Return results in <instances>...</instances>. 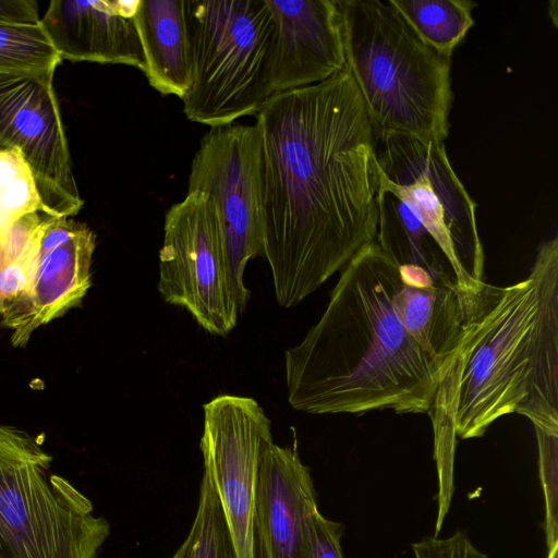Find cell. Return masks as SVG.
Here are the masks:
<instances>
[{"label": "cell", "mask_w": 558, "mask_h": 558, "mask_svg": "<svg viewBox=\"0 0 558 558\" xmlns=\"http://www.w3.org/2000/svg\"><path fill=\"white\" fill-rule=\"evenodd\" d=\"M263 141V255L275 295L295 306L376 239V135L344 68L272 95L256 113Z\"/></svg>", "instance_id": "cell-1"}, {"label": "cell", "mask_w": 558, "mask_h": 558, "mask_svg": "<svg viewBox=\"0 0 558 558\" xmlns=\"http://www.w3.org/2000/svg\"><path fill=\"white\" fill-rule=\"evenodd\" d=\"M398 265L374 241L342 268L319 320L284 354L290 405L311 414L430 412L444 377L392 299Z\"/></svg>", "instance_id": "cell-2"}, {"label": "cell", "mask_w": 558, "mask_h": 558, "mask_svg": "<svg viewBox=\"0 0 558 558\" xmlns=\"http://www.w3.org/2000/svg\"><path fill=\"white\" fill-rule=\"evenodd\" d=\"M464 337L440 387L462 439L518 413L536 434L558 436V239L537 248L527 277L459 293Z\"/></svg>", "instance_id": "cell-3"}, {"label": "cell", "mask_w": 558, "mask_h": 558, "mask_svg": "<svg viewBox=\"0 0 558 558\" xmlns=\"http://www.w3.org/2000/svg\"><path fill=\"white\" fill-rule=\"evenodd\" d=\"M345 69L375 135L442 142L449 134L451 58L424 44L389 0H337Z\"/></svg>", "instance_id": "cell-4"}, {"label": "cell", "mask_w": 558, "mask_h": 558, "mask_svg": "<svg viewBox=\"0 0 558 558\" xmlns=\"http://www.w3.org/2000/svg\"><path fill=\"white\" fill-rule=\"evenodd\" d=\"M35 437L0 424V558H97L110 523L51 471Z\"/></svg>", "instance_id": "cell-5"}, {"label": "cell", "mask_w": 558, "mask_h": 558, "mask_svg": "<svg viewBox=\"0 0 558 558\" xmlns=\"http://www.w3.org/2000/svg\"><path fill=\"white\" fill-rule=\"evenodd\" d=\"M192 82L182 98L193 122L209 128L256 114L271 97L274 23L266 0H186Z\"/></svg>", "instance_id": "cell-6"}, {"label": "cell", "mask_w": 558, "mask_h": 558, "mask_svg": "<svg viewBox=\"0 0 558 558\" xmlns=\"http://www.w3.org/2000/svg\"><path fill=\"white\" fill-rule=\"evenodd\" d=\"M378 187L398 196L447 256L459 293L484 282L476 204L458 178L442 142L410 135L376 137Z\"/></svg>", "instance_id": "cell-7"}, {"label": "cell", "mask_w": 558, "mask_h": 558, "mask_svg": "<svg viewBox=\"0 0 558 558\" xmlns=\"http://www.w3.org/2000/svg\"><path fill=\"white\" fill-rule=\"evenodd\" d=\"M158 292L185 308L207 332L227 336L242 313L218 216L210 197L187 192L165 216Z\"/></svg>", "instance_id": "cell-8"}, {"label": "cell", "mask_w": 558, "mask_h": 558, "mask_svg": "<svg viewBox=\"0 0 558 558\" xmlns=\"http://www.w3.org/2000/svg\"><path fill=\"white\" fill-rule=\"evenodd\" d=\"M263 141L256 124L210 128L202 137L187 192L207 194L217 211L242 312L247 263L263 255Z\"/></svg>", "instance_id": "cell-9"}, {"label": "cell", "mask_w": 558, "mask_h": 558, "mask_svg": "<svg viewBox=\"0 0 558 558\" xmlns=\"http://www.w3.org/2000/svg\"><path fill=\"white\" fill-rule=\"evenodd\" d=\"M203 410L204 472L220 500L236 558H255L254 496L263 450L272 441L270 421L256 400L243 396H217Z\"/></svg>", "instance_id": "cell-10"}, {"label": "cell", "mask_w": 558, "mask_h": 558, "mask_svg": "<svg viewBox=\"0 0 558 558\" xmlns=\"http://www.w3.org/2000/svg\"><path fill=\"white\" fill-rule=\"evenodd\" d=\"M52 80L53 75L0 73V151L20 150L52 216L71 218L84 202Z\"/></svg>", "instance_id": "cell-11"}, {"label": "cell", "mask_w": 558, "mask_h": 558, "mask_svg": "<svg viewBox=\"0 0 558 558\" xmlns=\"http://www.w3.org/2000/svg\"><path fill=\"white\" fill-rule=\"evenodd\" d=\"M274 23L271 96L328 80L345 68L337 0H266Z\"/></svg>", "instance_id": "cell-12"}, {"label": "cell", "mask_w": 558, "mask_h": 558, "mask_svg": "<svg viewBox=\"0 0 558 558\" xmlns=\"http://www.w3.org/2000/svg\"><path fill=\"white\" fill-rule=\"evenodd\" d=\"M318 510L310 469L274 441L263 450L254 496L255 558H307V529Z\"/></svg>", "instance_id": "cell-13"}, {"label": "cell", "mask_w": 558, "mask_h": 558, "mask_svg": "<svg viewBox=\"0 0 558 558\" xmlns=\"http://www.w3.org/2000/svg\"><path fill=\"white\" fill-rule=\"evenodd\" d=\"M96 236L70 217H50L25 308L12 330L11 343L23 347L39 327L78 306L92 286Z\"/></svg>", "instance_id": "cell-14"}, {"label": "cell", "mask_w": 558, "mask_h": 558, "mask_svg": "<svg viewBox=\"0 0 558 558\" xmlns=\"http://www.w3.org/2000/svg\"><path fill=\"white\" fill-rule=\"evenodd\" d=\"M138 0H56L40 25L62 60L124 64L143 70L135 25Z\"/></svg>", "instance_id": "cell-15"}, {"label": "cell", "mask_w": 558, "mask_h": 558, "mask_svg": "<svg viewBox=\"0 0 558 558\" xmlns=\"http://www.w3.org/2000/svg\"><path fill=\"white\" fill-rule=\"evenodd\" d=\"M134 20L149 85L182 99L192 82L186 0H138Z\"/></svg>", "instance_id": "cell-16"}, {"label": "cell", "mask_w": 558, "mask_h": 558, "mask_svg": "<svg viewBox=\"0 0 558 558\" xmlns=\"http://www.w3.org/2000/svg\"><path fill=\"white\" fill-rule=\"evenodd\" d=\"M392 306L408 335L436 363L445 379L465 331L457 289L437 283L414 286L400 280Z\"/></svg>", "instance_id": "cell-17"}, {"label": "cell", "mask_w": 558, "mask_h": 558, "mask_svg": "<svg viewBox=\"0 0 558 558\" xmlns=\"http://www.w3.org/2000/svg\"><path fill=\"white\" fill-rule=\"evenodd\" d=\"M375 242L398 266L425 269L438 284L457 289L453 269L434 238L393 193L377 190Z\"/></svg>", "instance_id": "cell-18"}, {"label": "cell", "mask_w": 558, "mask_h": 558, "mask_svg": "<svg viewBox=\"0 0 558 558\" xmlns=\"http://www.w3.org/2000/svg\"><path fill=\"white\" fill-rule=\"evenodd\" d=\"M50 217L40 211L29 213L0 235V317L11 330L25 308Z\"/></svg>", "instance_id": "cell-19"}, {"label": "cell", "mask_w": 558, "mask_h": 558, "mask_svg": "<svg viewBox=\"0 0 558 558\" xmlns=\"http://www.w3.org/2000/svg\"><path fill=\"white\" fill-rule=\"evenodd\" d=\"M389 1L424 44L449 58L474 24L470 0Z\"/></svg>", "instance_id": "cell-20"}, {"label": "cell", "mask_w": 558, "mask_h": 558, "mask_svg": "<svg viewBox=\"0 0 558 558\" xmlns=\"http://www.w3.org/2000/svg\"><path fill=\"white\" fill-rule=\"evenodd\" d=\"M61 62L40 21L0 22V73L53 75Z\"/></svg>", "instance_id": "cell-21"}, {"label": "cell", "mask_w": 558, "mask_h": 558, "mask_svg": "<svg viewBox=\"0 0 558 558\" xmlns=\"http://www.w3.org/2000/svg\"><path fill=\"white\" fill-rule=\"evenodd\" d=\"M172 558H236L223 509L205 472L191 530Z\"/></svg>", "instance_id": "cell-22"}, {"label": "cell", "mask_w": 558, "mask_h": 558, "mask_svg": "<svg viewBox=\"0 0 558 558\" xmlns=\"http://www.w3.org/2000/svg\"><path fill=\"white\" fill-rule=\"evenodd\" d=\"M34 211L52 216L22 153L0 151V235L21 217Z\"/></svg>", "instance_id": "cell-23"}, {"label": "cell", "mask_w": 558, "mask_h": 558, "mask_svg": "<svg viewBox=\"0 0 558 558\" xmlns=\"http://www.w3.org/2000/svg\"><path fill=\"white\" fill-rule=\"evenodd\" d=\"M343 526L316 510L307 529V558H344L341 549Z\"/></svg>", "instance_id": "cell-24"}, {"label": "cell", "mask_w": 558, "mask_h": 558, "mask_svg": "<svg viewBox=\"0 0 558 558\" xmlns=\"http://www.w3.org/2000/svg\"><path fill=\"white\" fill-rule=\"evenodd\" d=\"M412 549L415 558H488L461 531L447 538L425 537L412 544Z\"/></svg>", "instance_id": "cell-25"}, {"label": "cell", "mask_w": 558, "mask_h": 558, "mask_svg": "<svg viewBox=\"0 0 558 558\" xmlns=\"http://www.w3.org/2000/svg\"><path fill=\"white\" fill-rule=\"evenodd\" d=\"M37 3L33 0H0V22L39 23Z\"/></svg>", "instance_id": "cell-26"}, {"label": "cell", "mask_w": 558, "mask_h": 558, "mask_svg": "<svg viewBox=\"0 0 558 558\" xmlns=\"http://www.w3.org/2000/svg\"><path fill=\"white\" fill-rule=\"evenodd\" d=\"M547 558H558V545L548 549Z\"/></svg>", "instance_id": "cell-27"}]
</instances>
